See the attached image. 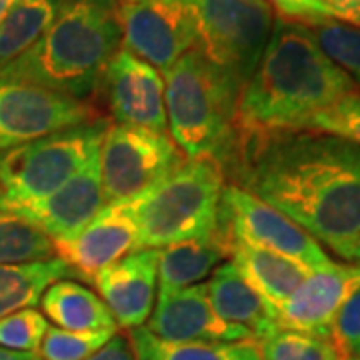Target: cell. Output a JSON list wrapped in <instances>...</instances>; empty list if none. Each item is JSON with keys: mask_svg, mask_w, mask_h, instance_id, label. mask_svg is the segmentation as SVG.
<instances>
[{"mask_svg": "<svg viewBox=\"0 0 360 360\" xmlns=\"http://www.w3.org/2000/svg\"><path fill=\"white\" fill-rule=\"evenodd\" d=\"M234 186L295 220L340 258L360 240V144L319 130L234 139Z\"/></svg>", "mask_w": 360, "mask_h": 360, "instance_id": "obj_1", "label": "cell"}, {"mask_svg": "<svg viewBox=\"0 0 360 360\" xmlns=\"http://www.w3.org/2000/svg\"><path fill=\"white\" fill-rule=\"evenodd\" d=\"M356 89L309 26L276 16L269 44L236 98V139L307 130L319 112Z\"/></svg>", "mask_w": 360, "mask_h": 360, "instance_id": "obj_2", "label": "cell"}, {"mask_svg": "<svg viewBox=\"0 0 360 360\" xmlns=\"http://www.w3.org/2000/svg\"><path fill=\"white\" fill-rule=\"evenodd\" d=\"M118 0H63L52 25L0 77L89 101L120 51Z\"/></svg>", "mask_w": 360, "mask_h": 360, "instance_id": "obj_3", "label": "cell"}, {"mask_svg": "<svg viewBox=\"0 0 360 360\" xmlns=\"http://www.w3.org/2000/svg\"><path fill=\"white\" fill-rule=\"evenodd\" d=\"M162 75L168 132L182 156H214L224 165L236 139L240 86L196 51L186 52Z\"/></svg>", "mask_w": 360, "mask_h": 360, "instance_id": "obj_4", "label": "cell"}, {"mask_svg": "<svg viewBox=\"0 0 360 360\" xmlns=\"http://www.w3.org/2000/svg\"><path fill=\"white\" fill-rule=\"evenodd\" d=\"M226 172L219 158H186L167 179L139 196V248L208 236L219 229Z\"/></svg>", "mask_w": 360, "mask_h": 360, "instance_id": "obj_5", "label": "cell"}, {"mask_svg": "<svg viewBox=\"0 0 360 360\" xmlns=\"http://www.w3.org/2000/svg\"><path fill=\"white\" fill-rule=\"evenodd\" d=\"M106 118L0 153V210L16 212L46 198L101 150Z\"/></svg>", "mask_w": 360, "mask_h": 360, "instance_id": "obj_6", "label": "cell"}, {"mask_svg": "<svg viewBox=\"0 0 360 360\" xmlns=\"http://www.w3.org/2000/svg\"><path fill=\"white\" fill-rule=\"evenodd\" d=\"M194 26V51L243 89L266 49L276 13L264 0H180Z\"/></svg>", "mask_w": 360, "mask_h": 360, "instance_id": "obj_7", "label": "cell"}, {"mask_svg": "<svg viewBox=\"0 0 360 360\" xmlns=\"http://www.w3.org/2000/svg\"><path fill=\"white\" fill-rule=\"evenodd\" d=\"M184 160L168 132L108 122L98 153L104 200L136 198L167 179Z\"/></svg>", "mask_w": 360, "mask_h": 360, "instance_id": "obj_8", "label": "cell"}, {"mask_svg": "<svg viewBox=\"0 0 360 360\" xmlns=\"http://www.w3.org/2000/svg\"><path fill=\"white\" fill-rule=\"evenodd\" d=\"M219 226L229 236L231 245L270 250L310 270L324 269L333 262L322 246L295 220L234 184L224 186Z\"/></svg>", "mask_w": 360, "mask_h": 360, "instance_id": "obj_9", "label": "cell"}, {"mask_svg": "<svg viewBox=\"0 0 360 360\" xmlns=\"http://www.w3.org/2000/svg\"><path fill=\"white\" fill-rule=\"evenodd\" d=\"M101 118L89 101L0 77V153Z\"/></svg>", "mask_w": 360, "mask_h": 360, "instance_id": "obj_10", "label": "cell"}, {"mask_svg": "<svg viewBox=\"0 0 360 360\" xmlns=\"http://www.w3.org/2000/svg\"><path fill=\"white\" fill-rule=\"evenodd\" d=\"M120 49L165 72L194 51L193 18L180 0L118 2Z\"/></svg>", "mask_w": 360, "mask_h": 360, "instance_id": "obj_11", "label": "cell"}, {"mask_svg": "<svg viewBox=\"0 0 360 360\" xmlns=\"http://www.w3.org/2000/svg\"><path fill=\"white\" fill-rule=\"evenodd\" d=\"M139 196L106 202L101 212L75 236L56 240V258L72 276L94 283L96 274L116 260L139 250Z\"/></svg>", "mask_w": 360, "mask_h": 360, "instance_id": "obj_12", "label": "cell"}, {"mask_svg": "<svg viewBox=\"0 0 360 360\" xmlns=\"http://www.w3.org/2000/svg\"><path fill=\"white\" fill-rule=\"evenodd\" d=\"M98 89L115 124L168 132L165 78L153 65L120 49L106 66Z\"/></svg>", "mask_w": 360, "mask_h": 360, "instance_id": "obj_13", "label": "cell"}, {"mask_svg": "<svg viewBox=\"0 0 360 360\" xmlns=\"http://www.w3.org/2000/svg\"><path fill=\"white\" fill-rule=\"evenodd\" d=\"M360 288V264L312 270L304 283L274 312L278 330H296L330 338L338 310Z\"/></svg>", "mask_w": 360, "mask_h": 360, "instance_id": "obj_14", "label": "cell"}, {"mask_svg": "<svg viewBox=\"0 0 360 360\" xmlns=\"http://www.w3.org/2000/svg\"><path fill=\"white\" fill-rule=\"evenodd\" d=\"M98 153L90 156L84 167L75 172L60 188L13 214L25 219L40 232L51 236L52 243L75 236L106 205Z\"/></svg>", "mask_w": 360, "mask_h": 360, "instance_id": "obj_15", "label": "cell"}, {"mask_svg": "<svg viewBox=\"0 0 360 360\" xmlns=\"http://www.w3.org/2000/svg\"><path fill=\"white\" fill-rule=\"evenodd\" d=\"M144 328L172 342H236L252 338L246 328L222 321L214 312L206 284L158 295L148 326Z\"/></svg>", "mask_w": 360, "mask_h": 360, "instance_id": "obj_16", "label": "cell"}, {"mask_svg": "<svg viewBox=\"0 0 360 360\" xmlns=\"http://www.w3.org/2000/svg\"><path fill=\"white\" fill-rule=\"evenodd\" d=\"M94 286L122 328H141L150 319L158 290V248H139L103 269Z\"/></svg>", "mask_w": 360, "mask_h": 360, "instance_id": "obj_17", "label": "cell"}, {"mask_svg": "<svg viewBox=\"0 0 360 360\" xmlns=\"http://www.w3.org/2000/svg\"><path fill=\"white\" fill-rule=\"evenodd\" d=\"M206 295L222 321L246 328L252 338L262 340L276 333L274 310L240 276L232 262H224L206 283Z\"/></svg>", "mask_w": 360, "mask_h": 360, "instance_id": "obj_18", "label": "cell"}, {"mask_svg": "<svg viewBox=\"0 0 360 360\" xmlns=\"http://www.w3.org/2000/svg\"><path fill=\"white\" fill-rule=\"evenodd\" d=\"M231 252V240L220 226L202 238L158 248V295L200 284Z\"/></svg>", "mask_w": 360, "mask_h": 360, "instance_id": "obj_19", "label": "cell"}, {"mask_svg": "<svg viewBox=\"0 0 360 360\" xmlns=\"http://www.w3.org/2000/svg\"><path fill=\"white\" fill-rule=\"evenodd\" d=\"M231 257L240 276L274 312L312 272L296 260L255 246L232 245Z\"/></svg>", "mask_w": 360, "mask_h": 360, "instance_id": "obj_20", "label": "cell"}, {"mask_svg": "<svg viewBox=\"0 0 360 360\" xmlns=\"http://www.w3.org/2000/svg\"><path fill=\"white\" fill-rule=\"evenodd\" d=\"M42 314L65 330H116L112 312L84 284L58 281L40 298Z\"/></svg>", "mask_w": 360, "mask_h": 360, "instance_id": "obj_21", "label": "cell"}, {"mask_svg": "<svg viewBox=\"0 0 360 360\" xmlns=\"http://www.w3.org/2000/svg\"><path fill=\"white\" fill-rule=\"evenodd\" d=\"M136 360H262L255 338L236 342H172L162 340L144 326L130 330Z\"/></svg>", "mask_w": 360, "mask_h": 360, "instance_id": "obj_22", "label": "cell"}, {"mask_svg": "<svg viewBox=\"0 0 360 360\" xmlns=\"http://www.w3.org/2000/svg\"><path fill=\"white\" fill-rule=\"evenodd\" d=\"M66 276H72V272L60 258L0 264V319L16 310L37 307L44 290Z\"/></svg>", "mask_w": 360, "mask_h": 360, "instance_id": "obj_23", "label": "cell"}, {"mask_svg": "<svg viewBox=\"0 0 360 360\" xmlns=\"http://www.w3.org/2000/svg\"><path fill=\"white\" fill-rule=\"evenodd\" d=\"M63 0H16L0 22V66L25 54L46 32Z\"/></svg>", "mask_w": 360, "mask_h": 360, "instance_id": "obj_24", "label": "cell"}, {"mask_svg": "<svg viewBox=\"0 0 360 360\" xmlns=\"http://www.w3.org/2000/svg\"><path fill=\"white\" fill-rule=\"evenodd\" d=\"M56 258L51 236L25 219L0 210V264H26Z\"/></svg>", "mask_w": 360, "mask_h": 360, "instance_id": "obj_25", "label": "cell"}, {"mask_svg": "<svg viewBox=\"0 0 360 360\" xmlns=\"http://www.w3.org/2000/svg\"><path fill=\"white\" fill-rule=\"evenodd\" d=\"M258 347L262 360H342L330 338L296 330H276Z\"/></svg>", "mask_w": 360, "mask_h": 360, "instance_id": "obj_26", "label": "cell"}, {"mask_svg": "<svg viewBox=\"0 0 360 360\" xmlns=\"http://www.w3.org/2000/svg\"><path fill=\"white\" fill-rule=\"evenodd\" d=\"M116 335V330H65L49 326L39 348L40 360H84Z\"/></svg>", "mask_w": 360, "mask_h": 360, "instance_id": "obj_27", "label": "cell"}, {"mask_svg": "<svg viewBox=\"0 0 360 360\" xmlns=\"http://www.w3.org/2000/svg\"><path fill=\"white\" fill-rule=\"evenodd\" d=\"M324 54L360 84V28L340 25L335 20L309 26Z\"/></svg>", "mask_w": 360, "mask_h": 360, "instance_id": "obj_28", "label": "cell"}, {"mask_svg": "<svg viewBox=\"0 0 360 360\" xmlns=\"http://www.w3.org/2000/svg\"><path fill=\"white\" fill-rule=\"evenodd\" d=\"M49 330L46 316L37 309L16 310L0 319V347L16 352H39Z\"/></svg>", "mask_w": 360, "mask_h": 360, "instance_id": "obj_29", "label": "cell"}, {"mask_svg": "<svg viewBox=\"0 0 360 360\" xmlns=\"http://www.w3.org/2000/svg\"><path fill=\"white\" fill-rule=\"evenodd\" d=\"M307 130H319L360 144V86L326 110L319 112L310 120Z\"/></svg>", "mask_w": 360, "mask_h": 360, "instance_id": "obj_30", "label": "cell"}, {"mask_svg": "<svg viewBox=\"0 0 360 360\" xmlns=\"http://www.w3.org/2000/svg\"><path fill=\"white\" fill-rule=\"evenodd\" d=\"M330 340L340 359H360V288L338 310Z\"/></svg>", "mask_w": 360, "mask_h": 360, "instance_id": "obj_31", "label": "cell"}, {"mask_svg": "<svg viewBox=\"0 0 360 360\" xmlns=\"http://www.w3.org/2000/svg\"><path fill=\"white\" fill-rule=\"evenodd\" d=\"M264 2L270 4L272 11L281 14V18L284 20L300 22L304 26H319L330 20L314 0H264Z\"/></svg>", "mask_w": 360, "mask_h": 360, "instance_id": "obj_32", "label": "cell"}, {"mask_svg": "<svg viewBox=\"0 0 360 360\" xmlns=\"http://www.w3.org/2000/svg\"><path fill=\"white\" fill-rule=\"evenodd\" d=\"M330 20L360 28V0H314Z\"/></svg>", "mask_w": 360, "mask_h": 360, "instance_id": "obj_33", "label": "cell"}, {"mask_svg": "<svg viewBox=\"0 0 360 360\" xmlns=\"http://www.w3.org/2000/svg\"><path fill=\"white\" fill-rule=\"evenodd\" d=\"M84 360H136V356H134L129 336L116 333L101 350H96Z\"/></svg>", "mask_w": 360, "mask_h": 360, "instance_id": "obj_34", "label": "cell"}, {"mask_svg": "<svg viewBox=\"0 0 360 360\" xmlns=\"http://www.w3.org/2000/svg\"><path fill=\"white\" fill-rule=\"evenodd\" d=\"M0 360H40L37 352H16L0 347Z\"/></svg>", "mask_w": 360, "mask_h": 360, "instance_id": "obj_35", "label": "cell"}, {"mask_svg": "<svg viewBox=\"0 0 360 360\" xmlns=\"http://www.w3.org/2000/svg\"><path fill=\"white\" fill-rule=\"evenodd\" d=\"M16 0H0V22H2V18L6 16V13L13 8V4Z\"/></svg>", "mask_w": 360, "mask_h": 360, "instance_id": "obj_36", "label": "cell"}, {"mask_svg": "<svg viewBox=\"0 0 360 360\" xmlns=\"http://www.w3.org/2000/svg\"><path fill=\"white\" fill-rule=\"evenodd\" d=\"M352 260H356L360 264V240H359V245H356V250H354V257H352Z\"/></svg>", "mask_w": 360, "mask_h": 360, "instance_id": "obj_37", "label": "cell"}, {"mask_svg": "<svg viewBox=\"0 0 360 360\" xmlns=\"http://www.w3.org/2000/svg\"><path fill=\"white\" fill-rule=\"evenodd\" d=\"M348 360H360V359H348Z\"/></svg>", "mask_w": 360, "mask_h": 360, "instance_id": "obj_38", "label": "cell"}]
</instances>
